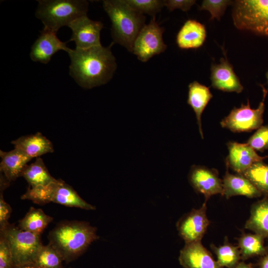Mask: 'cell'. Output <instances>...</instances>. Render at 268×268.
<instances>
[{
    "instance_id": "1",
    "label": "cell",
    "mask_w": 268,
    "mask_h": 268,
    "mask_svg": "<svg viewBox=\"0 0 268 268\" xmlns=\"http://www.w3.org/2000/svg\"><path fill=\"white\" fill-rule=\"evenodd\" d=\"M111 46L70 49L67 53L70 59L69 73L79 85L91 89L112 78L117 64Z\"/></svg>"
},
{
    "instance_id": "2",
    "label": "cell",
    "mask_w": 268,
    "mask_h": 268,
    "mask_svg": "<svg viewBox=\"0 0 268 268\" xmlns=\"http://www.w3.org/2000/svg\"><path fill=\"white\" fill-rule=\"evenodd\" d=\"M97 229L89 222L66 221L60 223L49 234V244L69 262L81 255L99 238Z\"/></svg>"
},
{
    "instance_id": "3",
    "label": "cell",
    "mask_w": 268,
    "mask_h": 268,
    "mask_svg": "<svg viewBox=\"0 0 268 268\" xmlns=\"http://www.w3.org/2000/svg\"><path fill=\"white\" fill-rule=\"evenodd\" d=\"M103 6L112 22L114 41L132 52L134 41L145 25L144 16L125 0H103Z\"/></svg>"
},
{
    "instance_id": "4",
    "label": "cell",
    "mask_w": 268,
    "mask_h": 268,
    "mask_svg": "<svg viewBox=\"0 0 268 268\" xmlns=\"http://www.w3.org/2000/svg\"><path fill=\"white\" fill-rule=\"evenodd\" d=\"M35 15L43 22L44 29L57 33L77 18L86 15L89 3L85 0H41Z\"/></svg>"
},
{
    "instance_id": "5",
    "label": "cell",
    "mask_w": 268,
    "mask_h": 268,
    "mask_svg": "<svg viewBox=\"0 0 268 268\" xmlns=\"http://www.w3.org/2000/svg\"><path fill=\"white\" fill-rule=\"evenodd\" d=\"M40 205L53 202L69 207L94 210L95 207L84 201L69 185L62 180H57L45 186L29 187L21 196Z\"/></svg>"
},
{
    "instance_id": "6",
    "label": "cell",
    "mask_w": 268,
    "mask_h": 268,
    "mask_svg": "<svg viewBox=\"0 0 268 268\" xmlns=\"http://www.w3.org/2000/svg\"><path fill=\"white\" fill-rule=\"evenodd\" d=\"M10 249L13 268L34 264L36 256L43 246L40 235L22 230L9 224L0 230Z\"/></svg>"
},
{
    "instance_id": "7",
    "label": "cell",
    "mask_w": 268,
    "mask_h": 268,
    "mask_svg": "<svg viewBox=\"0 0 268 268\" xmlns=\"http://www.w3.org/2000/svg\"><path fill=\"white\" fill-rule=\"evenodd\" d=\"M235 26L268 37V0H238L233 2Z\"/></svg>"
},
{
    "instance_id": "8",
    "label": "cell",
    "mask_w": 268,
    "mask_h": 268,
    "mask_svg": "<svg viewBox=\"0 0 268 268\" xmlns=\"http://www.w3.org/2000/svg\"><path fill=\"white\" fill-rule=\"evenodd\" d=\"M263 99L256 109L251 107L248 100L247 104H242L239 108L234 107L229 115L220 122L223 128L234 133L250 132L257 130L263 123L265 100L268 90L263 85Z\"/></svg>"
},
{
    "instance_id": "9",
    "label": "cell",
    "mask_w": 268,
    "mask_h": 268,
    "mask_svg": "<svg viewBox=\"0 0 268 268\" xmlns=\"http://www.w3.org/2000/svg\"><path fill=\"white\" fill-rule=\"evenodd\" d=\"M164 31L155 21V17L143 26L134 41L132 51L139 61L146 62L165 51L167 46L162 37Z\"/></svg>"
},
{
    "instance_id": "10",
    "label": "cell",
    "mask_w": 268,
    "mask_h": 268,
    "mask_svg": "<svg viewBox=\"0 0 268 268\" xmlns=\"http://www.w3.org/2000/svg\"><path fill=\"white\" fill-rule=\"evenodd\" d=\"M206 212L205 202L200 208L193 209L177 222L179 234L185 243L201 241L210 223Z\"/></svg>"
},
{
    "instance_id": "11",
    "label": "cell",
    "mask_w": 268,
    "mask_h": 268,
    "mask_svg": "<svg viewBox=\"0 0 268 268\" xmlns=\"http://www.w3.org/2000/svg\"><path fill=\"white\" fill-rule=\"evenodd\" d=\"M68 27L72 31L69 41H74L76 48L87 49L101 45L100 32L103 27L101 22L84 15L75 19Z\"/></svg>"
},
{
    "instance_id": "12",
    "label": "cell",
    "mask_w": 268,
    "mask_h": 268,
    "mask_svg": "<svg viewBox=\"0 0 268 268\" xmlns=\"http://www.w3.org/2000/svg\"><path fill=\"white\" fill-rule=\"evenodd\" d=\"M188 178L194 189L204 195L205 202L213 195L221 194L223 196L222 180L219 178L215 170L193 165L191 168Z\"/></svg>"
},
{
    "instance_id": "13",
    "label": "cell",
    "mask_w": 268,
    "mask_h": 268,
    "mask_svg": "<svg viewBox=\"0 0 268 268\" xmlns=\"http://www.w3.org/2000/svg\"><path fill=\"white\" fill-rule=\"evenodd\" d=\"M70 49L56 33L43 29L31 47L30 57L34 62L46 64L57 52L63 50L68 53Z\"/></svg>"
},
{
    "instance_id": "14",
    "label": "cell",
    "mask_w": 268,
    "mask_h": 268,
    "mask_svg": "<svg viewBox=\"0 0 268 268\" xmlns=\"http://www.w3.org/2000/svg\"><path fill=\"white\" fill-rule=\"evenodd\" d=\"M179 261L183 268H223L201 241L185 243L180 251Z\"/></svg>"
},
{
    "instance_id": "15",
    "label": "cell",
    "mask_w": 268,
    "mask_h": 268,
    "mask_svg": "<svg viewBox=\"0 0 268 268\" xmlns=\"http://www.w3.org/2000/svg\"><path fill=\"white\" fill-rule=\"evenodd\" d=\"M211 86L225 92L241 93L243 86L227 58H221L220 63L212 64L210 67Z\"/></svg>"
},
{
    "instance_id": "16",
    "label": "cell",
    "mask_w": 268,
    "mask_h": 268,
    "mask_svg": "<svg viewBox=\"0 0 268 268\" xmlns=\"http://www.w3.org/2000/svg\"><path fill=\"white\" fill-rule=\"evenodd\" d=\"M229 154L226 165L238 174H242L254 163L263 161L267 156H261L250 146L245 143L229 142Z\"/></svg>"
},
{
    "instance_id": "17",
    "label": "cell",
    "mask_w": 268,
    "mask_h": 268,
    "mask_svg": "<svg viewBox=\"0 0 268 268\" xmlns=\"http://www.w3.org/2000/svg\"><path fill=\"white\" fill-rule=\"evenodd\" d=\"M0 156L1 159L0 163L1 174L9 183L20 177L23 169L32 159L15 148L7 152L0 150Z\"/></svg>"
},
{
    "instance_id": "18",
    "label": "cell",
    "mask_w": 268,
    "mask_h": 268,
    "mask_svg": "<svg viewBox=\"0 0 268 268\" xmlns=\"http://www.w3.org/2000/svg\"><path fill=\"white\" fill-rule=\"evenodd\" d=\"M223 194L229 199L235 196H244L249 198H258L262 194L245 176L230 174L228 170L222 180Z\"/></svg>"
},
{
    "instance_id": "19",
    "label": "cell",
    "mask_w": 268,
    "mask_h": 268,
    "mask_svg": "<svg viewBox=\"0 0 268 268\" xmlns=\"http://www.w3.org/2000/svg\"><path fill=\"white\" fill-rule=\"evenodd\" d=\"M206 36L205 26L193 19L187 20L178 32L176 43L182 49H196L201 47Z\"/></svg>"
},
{
    "instance_id": "20",
    "label": "cell",
    "mask_w": 268,
    "mask_h": 268,
    "mask_svg": "<svg viewBox=\"0 0 268 268\" xmlns=\"http://www.w3.org/2000/svg\"><path fill=\"white\" fill-rule=\"evenodd\" d=\"M11 143L14 148L22 151L32 159L54 151L51 141L40 133L21 136L12 141Z\"/></svg>"
},
{
    "instance_id": "21",
    "label": "cell",
    "mask_w": 268,
    "mask_h": 268,
    "mask_svg": "<svg viewBox=\"0 0 268 268\" xmlns=\"http://www.w3.org/2000/svg\"><path fill=\"white\" fill-rule=\"evenodd\" d=\"M187 103L195 113L199 130L203 138L201 118L202 114L209 101L212 97L209 88L197 81L190 83L188 86Z\"/></svg>"
},
{
    "instance_id": "22",
    "label": "cell",
    "mask_w": 268,
    "mask_h": 268,
    "mask_svg": "<svg viewBox=\"0 0 268 268\" xmlns=\"http://www.w3.org/2000/svg\"><path fill=\"white\" fill-rule=\"evenodd\" d=\"M245 228L255 233L268 238V197L255 203L251 209V214Z\"/></svg>"
},
{
    "instance_id": "23",
    "label": "cell",
    "mask_w": 268,
    "mask_h": 268,
    "mask_svg": "<svg viewBox=\"0 0 268 268\" xmlns=\"http://www.w3.org/2000/svg\"><path fill=\"white\" fill-rule=\"evenodd\" d=\"M28 182L30 188L47 185L56 180L49 172L43 159L36 158L35 161L27 165L21 176Z\"/></svg>"
},
{
    "instance_id": "24",
    "label": "cell",
    "mask_w": 268,
    "mask_h": 268,
    "mask_svg": "<svg viewBox=\"0 0 268 268\" xmlns=\"http://www.w3.org/2000/svg\"><path fill=\"white\" fill-rule=\"evenodd\" d=\"M264 239L256 233L242 234L238 239L241 259L245 260L253 257L267 254L268 248L264 246Z\"/></svg>"
},
{
    "instance_id": "25",
    "label": "cell",
    "mask_w": 268,
    "mask_h": 268,
    "mask_svg": "<svg viewBox=\"0 0 268 268\" xmlns=\"http://www.w3.org/2000/svg\"><path fill=\"white\" fill-rule=\"evenodd\" d=\"M52 220L53 217L47 215L42 209L31 207L19 221L17 227L22 230L40 235Z\"/></svg>"
},
{
    "instance_id": "26",
    "label": "cell",
    "mask_w": 268,
    "mask_h": 268,
    "mask_svg": "<svg viewBox=\"0 0 268 268\" xmlns=\"http://www.w3.org/2000/svg\"><path fill=\"white\" fill-rule=\"evenodd\" d=\"M210 247L216 256L217 263L222 268H234L239 263L241 259L239 248L229 243L227 237L223 245L216 247L212 244Z\"/></svg>"
},
{
    "instance_id": "27",
    "label": "cell",
    "mask_w": 268,
    "mask_h": 268,
    "mask_svg": "<svg viewBox=\"0 0 268 268\" xmlns=\"http://www.w3.org/2000/svg\"><path fill=\"white\" fill-rule=\"evenodd\" d=\"M241 175L247 178L266 197H268V164L254 163Z\"/></svg>"
},
{
    "instance_id": "28",
    "label": "cell",
    "mask_w": 268,
    "mask_h": 268,
    "mask_svg": "<svg viewBox=\"0 0 268 268\" xmlns=\"http://www.w3.org/2000/svg\"><path fill=\"white\" fill-rule=\"evenodd\" d=\"M63 261L59 252L49 244L42 247L34 264L40 268H62Z\"/></svg>"
},
{
    "instance_id": "29",
    "label": "cell",
    "mask_w": 268,
    "mask_h": 268,
    "mask_svg": "<svg viewBox=\"0 0 268 268\" xmlns=\"http://www.w3.org/2000/svg\"><path fill=\"white\" fill-rule=\"evenodd\" d=\"M126 2L135 10L155 17L164 6V0H125Z\"/></svg>"
},
{
    "instance_id": "30",
    "label": "cell",
    "mask_w": 268,
    "mask_h": 268,
    "mask_svg": "<svg viewBox=\"0 0 268 268\" xmlns=\"http://www.w3.org/2000/svg\"><path fill=\"white\" fill-rule=\"evenodd\" d=\"M232 3L233 1L229 0H204L199 8L208 11L211 14L210 20L216 18L220 20L227 6Z\"/></svg>"
},
{
    "instance_id": "31",
    "label": "cell",
    "mask_w": 268,
    "mask_h": 268,
    "mask_svg": "<svg viewBox=\"0 0 268 268\" xmlns=\"http://www.w3.org/2000/svg\"><path fill=\"white\" fill-rule=\"evenodd\" d=\"M256 151L263 152L268 149V125L262 126L246 142Z\"/></svg>"
},
{
    "instance_id": "32",
    "label": "cell",
    "mask_w": 268,
    "mask_h": 268,
    "mask_svg": "<svg viewBox=\"0 0 268 268\" xmlns=\"http://www.w3.org/2000/svg\"><path fill=\"white\" fill-rule=\"evenodd\" d=\"M0 268H13L9 247L6 239L1 235L0 238Z\"/></svg>"
},
{
    "instance_id": "33",
    "label": "cell",
    "mask_w": 268,
    "mask_h": 268,
    "mask_svg": "<svg viewBox=\"0 0 268 268\" xmlns=\"http://www.w3.org/2000/svg\"><path fill=\"white\" fill-rule=\"evenodd\" d=\"M194 0H164V6L170 10L172 11L175 9H181L184 11L190 9L191 7L196 3Z\"/></svg>"
},
{
    "instance_id": "34",
    "label": "cell",
    "mask_w": 268,
    "mask_h": 268,
    "mask_svg": "<svg viewBox=\"0 0 268 268\" xmlns=\"http://www.w3.org/2000/svg\"><path fill=\"white\" fill-rule=\"evenodd\" d=\"M11 208L3 199L2 193L0 196V229L2 230L9 223L8 220L10 216Z\"/></svg>"
},
{
    "instance_id": "35",
    "label": "cell",
    "mask_w": 268,
    "mask_h": 268,
    "mask_svg": "<svg viewBox=\"0 0 268 268\" xmlns=\"http://www.w3.org/2000/svg\"><path fill=\"white\" fill-rule=\"evenodd\" d=\"M259 268H268V253L263 256L259 263Z\"/></svg>"
},
{
    "instance_id": "36",
    "label": "cell",
    "mask_w": 268,
    "mask_h": 268,
    "mask_svg": "<svg viewBox=\"0 0 268 268\" xmlns=\"http://www.w3.org/2000/svg\"><path fill=\"white\" fill-rule=\"evenodd\" d=\"M234 268H254L251 264H247L244 262H239Z\"/></svg>"
},
{
    "instance_id": "37",
    "label": "cell",
    "mask_w": 268,
    "mask_h": 268,
    "mask_svg": "<svg viewBox=\"0 0 268 268\" xmlns=\"http://www.w3.org/2000/svg\"><path fill=\"white\" fill-rule=\"evenodd\" d=\"M13 268H40L34 264L23 265L19 267H14Z\"/></svg>"
},
{
    "instance_id": "38",
    "label": "cell",
    "mask_w": 268,
    "mask_h": 268,
    "mask_svg": "<svg viewBox=\"0 0 268 268\" xmlns=\"http://www.w3.org/2000/svg\"><path fill=\"white\" fill-rule=\"evenodd\" d=\"M266 77H267V82H268V71L266 73Z\"/></svg>"
}]
</instances>
